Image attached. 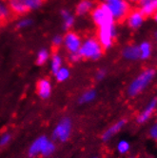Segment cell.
Returning a JSON list of instances; mask_svg holds the SVG:
<instances>
[{"label": "cell", "instance_id": "6da1fadb", "mask_svg": "<svg viewBox=\"0 0 157 158\" xmlns=\"http://www.w3.org/2000/svg\"><path fill=\"white\" fill-rule=\"evenodd\" d=\"M155 75L156 71L152 69V68H148V69H145L141 73H139L128 86V96L134 98L141 94L142 93H144L147 89V88L152 83L153 79L155 78Z\"/></svg>", "mask_w": 157, "mask_h": 158}, {"label": "cell", "instance_id": "7a4b0ae2", "mask_svg": "<svg viewBox=\"0 0 157 158\" xmlns=\"http://www.w3.org/2000/svg\"><path fill=\"white\" fill-rule=\"evenodd\" d=\"M104 49L101 46L100 42L96 37H89L81 44V47L78 51L80 57L84 59L97 60L104 53Z\"/></svg>", "mask_w": 157, "mask_h": 158}, {"label": "cell", "instance_id": "3957f363", "mask_svg": "<svg viewBox=\"0 0 157 158\" xmlns=\"http://www.w3.org/2000/svg\"><path fill=\"white\" fill-rule=\"evenodd\" d=\"M92 18L94 22V24L99 28L109 24H114L115 21L111 15L109 10L106 3H101L97 6H94V8L92 10Z\"/></svg>", "mask_w": 157, "mask_h": 158}, {"label": "cell", "instance_id": "277c9868", "mask_svg": "<svg viewBox=\"0 0 157 158\" xmlns=\"http://www.w3.org/2000/svg\"><path fill=\"white\" fill-rule=\"evenodd\" d=\"M116 27L114 24H109L98 28L97 31V39L100 42L101 46L104 50L111 48L114 45V41L116 37Z\"/></svg>", "mask_w": 157, "mask_h": 158}, {"label": "cell", "instance_id": "5b68a950", "mask_svg": "<svg viewBox=\"0 0 157 158\" xmlns=\"http://www.w3.org/2000/svg\"><path fill=\"white\" fill-rule=\"evenodd\" d=\"M106 4L114 21L125 20L130 10V3L128 0H114Z\"/></svg>", "mask_w": 157, "mask_h": 158}, {"label": "cell", "instance_id": "8992f818", "mask_svg": "<svg viewBox=\"0 0 157 158\" xmlns=\"http://www.w3.org/2000/svg\"><path fill=\"white\" fill-rule=\"evenodd\" d=\"M156 111H157V97H153L137 114L136 122L139 125H144V124L148 123L152 118V116L156 114Z\"/></svg>", "mask_w": 157, "mask_h": 158}, {"label": "cell", "instance_id": "52a82bcc", "mask_svg": "<svg viewBox=\"0 0 157 158\" xmlns=\"http://www.w3.org/2000/svg\"><path fill=\"white\" fill-rule=\"evenodd\" d=\"M145 19L146 16L140 12L138 9H134L130 10L129 15L125 18L126 24L127 26L132 30V31H136L139 30L145 23Z\"/></svg>", "mask_w": 157, "mask_h": 158}, {"label": "cell", "instance_id": "ba28073f", "mask_svg": "<svg viewBox=\"0 0 157 158\" xmlns=\"http://www.w3.org/2000/svg\"><path fill=\"white\" fill-rule=\"evenodd\" d=\"M71 120L69 118H65L63 119L59 124L58 126L55 128L53 131V138L55 139H59L61 141H66L69 138L70 133H71Z\"/></svg>", "mask_w": 157, "mask_h": 158}, {"label": "cell", "instance_id": "9c48e42d", "mask_svg": "<svg viewBox=\"0 0 157 158\" xmlns=\"http://www.w3.org/2000/svg\"><path fill=\"white\" fill-rule=\"evenodd\" d=\"M64 44L70 52V53H75L78 52L80 47H81V40L80 37L78 36L73 31H68L64 36Z\"/></svg>", "mask_w": 157, "mask_h": 158}, {"label": "cell", "instance_id": "30bf717a", "mask_svg": "<svg viewBox=\"0 0 157 158\" xmlns=\"http://www.w3.org/2000/svg\"><path fill=\"white\" fill-rule=\"evenodd\" d=\"M8 6L13 15H22L30 12L28 0H8Z\"/></svg>", "mask_w": 157, "mask_h": 158}, {"label": "cell", "instance_id": "8fae6325", "mask_svg": "<svg viewBox=\"0 0 157 158\" xmlns=\"http://www.w3.org/2000/svg\"><path fill=\"white\" fill-rule=\"evenodd\" d=\"M137 5V9L146 17L153 16L157 10V0H139Z\"/></svg>", "mask_w": 157, "mask_h": 158}, {"label": "cell", "instance_id": "7c38bea8", "mask_svg": "<svg viewBox=\"0 0 157 158\" xmlns=\"http://www.w3.org/2000/svg\"><path fill=\"white\" fill-rule=\"evenodd\" d=\"M123 58L127 61H137L140 60V52L138 45L130 44L124 47L122 50Z\"/></svg>", "mask_w": 157, "mask_h": 158}, {"label": "cell", "instance_id": "4fadbf2b", "mask_svg": "<svg viewBox=\"0 0 157 158\" xmlns=\"http://www.w3.org/2000/svg\"><path fill=\"white\" fill-rule=\"evenodd\" d=\"M126 119H121L117 122H115L114 125H111L104 133H103V136L102 139L103 141H109V139L113 138L114 135H116L119 131H121L124 127L126 126Z\"/></svg>", "mask_w": 157, "mask_h": 158}, {"label": "cell", "instance_id": "5bb4252c", "mask_svg": "<svg viewBox=\"0 0 157 158\" xmlns=\"http://www.w3.org/2000/svg\"><path fill=\"white\" fill-rule=\"evenodd\" d=\"M94 8V3L93 0H81L76 6V15H84L89 12H92Z\"/></svg>", "mask_w": 157, "mask_h": 158}, {"label": "cell", "instance_id": "9a60e30c", "mask_svg": "<svg viewBox=\"0 0 157 158\" xmlns=\"http://www.w3.org/2000/svg\"><path fill=\"white\" fill-rule=\"evenodd\" d=\"M140 60H148L152 54V45L149 41H142L139 45Z\"/></svg>", "mask_w": 157, "mask_h": 158}, {"label": "cell", "instance_id": "2e32d148", "mask_svg": "<svg viewBox=\"0 0 157 158\" xmlns=\"http://www.w3.org/2000/svg\"><path fill=\"white\" fill-rule=\"evenodd\" d=\"M13 17L14 15L12 12H10L8 4L4 2V0H1V1H0V22H1V24L5 25L7 22Z\"/></svg>", "mask_w": 157, "mask_h": 158}, {"label": "cell", "instance_id": "e0dca14e", "mask_svg": "<svg viewBox=\"0 0 157 158\" xmlns=\"http://www.w3.org/2000/svg\"><path fill=\"white\" fill-rule=\"evenodd\" d=\"M47 141H48L47 137H45V136L39 137L37 140H35V143H33L31 146L30 151H29V154L31 156H35L37 153H41V151L43 149V147L45 146V144L47 143Z\"/></svg>", "mask_w": 157, "mask_h": 158}, {"label": "cell", "instance_id": "ac0fdd59", "mask_svg": "<svg viewBox=\"0 0 157 158\" xmlns=\"http://www.w3.org/2000/svg\"><path fill=\"white\" fill-rule=\"evenodd\" d=\"M37 92L42 98H47L51 94V84L46 79H42L37 83Z\"/></svg>", "mask_w": 157, "mask_h": 158}, {"label": "cell", "instance_id": "d6986e66", "mask_svg": "<svg viewBox=\"0 0 157 158\" xmlns=\"http://www.w3.org/2000/svg\"><path fill=\"white\" fill-rule=\"evenodd\" d=\"M116 150H117L118 153H120L122 155H125V154L129 153L130 151V143L126 139H122L117 143Z\"/></svg>", "mask_w": 157, "mask_h": 158}, {"label": "cell", "instance_id": "ffe728a7", "mask_svg": "<svg viewBox=\"0 0 157 158\" xmlns=\"http://www.w3.org/2000/svg\"><path fill=\"white\" fill-rule=\"evenodd\" d=\"M62 16L64 18V28L65 30H69L74 22V19L73 17L70 15L69 12H67V10H62Z\"/></svg>", "mask_w": 157, "mask_h": 158}, {"label": "cell", "instance_id": "44dd1931", "mask_svg": "<svg viewBox=\"0 0 157 158\" xmlns=\"http://www.w3.org/2000/svg\"><path fill=\"white\" fill-rule=\"evenodd\" d=\"M61 63L62 62H61L60 56L57 54H54L52 57V71L54 74L61 69Z\"/></svg>", "mask_w": 157, "mask_h": 158}, {"label": "cell", "instance_id": "7402d4cb", "mask_svg": "<svg viewBox=\"0 0 157 158\" xmlns=\"http://www.w3.org/2000/svg\"><path fill=\"white\" fill-rule=\"evenodd\" d=\"M95 96H96L95 91H93V89L88 91L80 98V103H86V102H89V101H93L95 98Z\"/></svg>", "mask_w": 157, "mask_h": 158}, {"label": "cell", "instance_id": "603a6c76", "mask_svg": "<svg viewBox=\"0 0 157 158\" xmlns=\"http://www.w3.org/2000/svg\"><path fill=\"white\" fill-rule=\"evenodd\" d=\"M55 75H56V78H57L58 81H64L69 77L70 73H69L68 70L65 69V68H61V69L56 73H55Z\"/></svg>", "mask_w": 157, "mask_h": 158}, {"label": "cell", "instance_id": "cb8c5ba5", "mask_svg": "<svg viewBox=\"0 0 157 158\" xmlns=\"http://www.w3.org/2000/svg\"><path fill=\"white\" fill-rule=\"evenodd\" d=\"M48 52L46 50H42L38 52V55H37V60H36V63L37 65H43L45 62L47 61L48 59Z\"/></svg>", "mask_w": 157, "mask_h": 158}, {"label": "cell", "instance_id": "d4e9b609", "mask_svg": "<svg viewBox=\"0 0 157 158\" xmlns=\"http://www.w3.org/2000/svg\"><path fill=\"white\" fill-rule=\"evenodd\" d=\"M53 151H54V145L52 142L47 141V143L45 144V146L43 147V149L41 151V153L43 155H50Z\"/></svg>", "mask_w": 157, "mask_h": 158}, {"label": "cell", "instance_id": "484cf974", "mask_svg": "<svg viewBox=\"0 0 157 158\" xmlns=\"http://www.w3.org/2000/svg\"><path fill=\"white\" fill-rule=\"evenodd\" d=\"M149 136L151 140L157 143V123H154L150 127L149 131H148Z\"/></svg>", "mask_w": 157, "mask_h": 158}, {"label": "cell", "instance_id": "4316f807", "mask_svg": "<svg viewBox=\"0 0 157 158\" xmlns=\"http://www.w3.org/2000/svg\"><path fill=\"white\" fill-rule=\"evenodd\" d=\"M106 76V71L105 70H99L96 73V79L97 80H102V79H104Z\"/></svg>", "mask_w": 157, "mask_h": 158}, {"label": "cell", "instance_id": "83f0119b", "mask_svg": "<svg viewBox=\"0 0 157 158\" xmlns=\"http://www.w3.org/2000/svg\"><path fill=\"white\" fill-rule=\"evenodd\" d=\"M63 42V38L61 36H56L53 39V47H59Z\"/></svg>", "mask_w": 157, "mask_h": 158}, {"label": "cell", "instance_id": "f1b7e54d", "mask_svg": "<svg viewBox=\"0 0 157 158\" xmlns=\"http://www.w3.org/2000/svg\"><path fill=\"white\" fill-rule=\"evenodd\" d=\"M31 24V21L29 19H25V20H22L21 22H19L17 27L18 28H24V27H27Z\"/></svg>", "mask_w": 157, "mask_h": 158}, {"label": "cell", "instance_id": "f546056e", "mask_svg": "<svg viewBox=\"0 0 157 158\" xmlns=\"http://www.w3.org/2000/svg\"><path fill=\"white\" fill-rule=\"evenodd\" d=\"M10 134H6V135H4V136H3L1 139H0V146H3V145L7 144V143L10 141Z\"/></svg>", "mask_w": 157, "mask_h": 158}, {"label": "cell", "instance_id": "4dcf8cb0", "mask_svg": "<svg viewBox=\"0 0 157 158\" xmlns=\"http://www.w3.org/2000/svg\"><path fill=\"white\" fill-rule=\"evenodd\" d=\"M128 1H129L130 3H132V4H137L139 0H128Z\"/></svg>", "mask_w": 157, "mask_h": 158}, {"label": "cell", "instance_id": "1f68e13d", "mask_svg": "<svg viewBox=\"0 0 157 158\" xmlns=\"http://www.w3.org/2000/svg\"><path fill=\"white\" fill-rule=\"evenodd\" d=\"M152 17H153L154 21H155V22H157V10H156V13L153 15V16H152Z\"/></svg>", "mask_w": 157, "mask_h": 158}, {"label": "cell", "instance_id": "d6a6232c", "mask_svg": "<svg viewBox=\"0 0 157 158\" xmlns=\"http://www.w3.org/2000/svg\"><path fill=\"white\" fill-rule=\"evenodd\" d=\"M110 1H114V0H104V3H109Z\"/></svg>", "mask_w": 157, "mask_h": 158}, {"label": "cell", "instance_id": "836d02e7", "mask_svg": "<svg viewBox=\"0 0 157 158\" xmlns=\"http://www.w3.org/2000/svg\"><path fill=\"white\" fill-rule=\"evenodd\" d=\"M154 37H155V39L157 40V31H156L154 32Z\"/></svg>", "mask_w": 157, "mask_h": 158}, {"label": "cell", "instance_id": "e575fe53", "mask_svg": "<svg viewBox=\"0 0 157 158\" xmlns=\"http://www.w3.org/2000/svg\"><path fill=\"white\" fill-rule=\"evenodd\" d=\"M156 114V122H155V123H157V111H156V114Z\"/></svg>", "mask_w": 157, "mask_h": 158}, {"label": "cell", "instance_id": "d590c367", "mask_svg": "<svg viewBox=\"0 0 157 158\" xmlns=\"http://www.w3.org/2000/svg\"><path fill=\"white\" fill-rule=\"evenodd\" d=\"M2 26V24H1V22H0V27H1Z\"/></svg>", "mask_w": 157, "mask_h": 158}, {"label": "cell", "instance_id": "8d00e7d4", "mask_svg": "<svg viewBox=\"0 0 157 158\" xmlns=\"http://www.w3.org/2000/svg\"><path fill=\"white\" fill-rule=\"evenodd\" d=\"M130 158H134V157H130Z\"/></svg>", "mask_w": 157, "mask_h": 158}, {"label": "cell", "instance_id": "74e56055", "mask_svg": "<svg viewBox=\"0 0 157 158\" xmlns=\"http://www.w3.org/2000/svg\"><path fill=\"white\" fill-rule=\"evenodd\" d=\"M144 158H147V157H144Z\"/></svg>", "mask_w": 157, "mask_h": 158}, {"label": "cell", "instance_id": "f35d334b", "mask_svg": "<svg viewBox=\"0 0 157 158\" xmlns=\"http://www.w3.org/2000/svg\"><path fill=\"white\" fill-rule=\"evenodd\" d=\"M93 158H96V157H93Z\"/></svg>", "mask_w": 157, "mask_h": 158}, {"label": "cell", "instance_id": "ab89813d", "mask_svg": "<svg viewBox=\"0 0 157 158\" xmlns=\"http://www.w3.org/2000/svg\"><path fill=\"white\" fill-rule=\"evenodd\" d=\"M43 1H44V0H43Z\"/></svg>", "mask_w": 157, "mask_h": 158}]
</instances>
